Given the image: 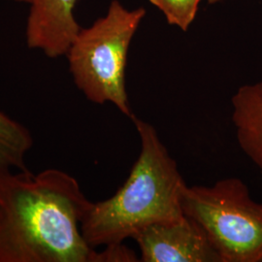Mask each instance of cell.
I'll return each mask as SVG.
<instances>
[{
  "mask_svg": "<svg viewBox=\"0 0 262 262\" xmlns=\"http://www.w3.org/2000/svg\"><path fill=\"white\" fill-rule=\"evenodd\" d=\"M91 204L64 171L0 170V262H100L81 230Z\"/></svg>",
  "mask_w": 262,
  "mask_h": 262,
  "instance_id": "cell-1",
  "label": "cell"
},
{
  "mask_svg": "<svg viewBox=\"0 0 262 262\" xmlns=\"http://www.w3.org/2000/svg\"><path fill=\"white\" fill-rule=\"evenodd\" d=\"M140 138V154L128 178L113 196L94 203L81 224L82 234L93 247L122 244L143 229L182 217L187 184L156 128L133 116Z\"/></svg>",
  "mask_w": 262,
  "mask_h": 262,
  "instance_id": "cell-2",
  "label": "cell"
},
{
  "mask_svg": "<svg viewBox=\"0 0 262 262\" xmlns=\"http://www.w3.org/2000/svg\"><path fill=\"white\" fill-rule=\"evenodd\" d=\"M146 11L125 9L113 0L107 14L80 30L66 56L77 88L93 103H111L132 118L125 88L131 40Z\"/></svg>",
  "mask_w": 262,
  "mask_h": 262,
  "instance_id": "cell-3",
  "label": "cell"
},
{
  "mask_svg": "<svg viewBox=\"0 0 262 262\" xmlns=\"http://www.w3.org/2000/svg\"><path fill=\"white\" fill-rule=\"evenodd\" d=\"M185 215L195 222L222 262H262V202L254 201L242 180L187 186Z\"/></svg>",
  "mask_w": 262,
  "mask_h": 262,
  "instance_id": "cell-4",
  "label": "cell"
},
{
  "mask_svg": "<svg viewBox=\"0 0 262 262\" xmlns=\"http://www.w3.org/2000/svg\"><path fill=\"white\" fill-rule=\"evenodd\" d=\"M143 262H222L200 226L187 215L135 235Z\"/></svg>",
  "mask_w": 262,
  "mask_h": 262,
  "instance_id": "cell-5",
  "label": "cell"
},
{
  "mask_svg": "<svg viewBox=\"0 0 262 262\" xmlns=\"http://www.w3.org/2000/svg\"><path fill=\"white\" fill-rule=\"evenodd\" d=\"M78 0H32L27 25L28 47L56 58L66 56L81 28L74 8Z\"/></svg>",
  "mask_w": 262,
  "mask_h": 262,
  "instance_id": "cell-6",
  "label": "cell"
},
{
  "mask_svg": "<svg viewBox=\"0 0 262 262\" xmlns=\"http://www.w3.org/2000/svg\"><path fill=\"white\" fill-rule=\"evenodd\" d=\"M231 106L237 143L262 171V81L239 88L232 96Z\"/></svg>",
  "mask_w": 262,
  "mask_h": 262,
  "instance_id": "cell-7",
  "label": "cell"
},
{
  "mask_svg": "<svg viewBox=\"0 0 262 262\" xmlns=\"http://www.w3.org/2000/svg\"><path fill=\"white\" fill-rule=\"evenodd\" d=\"M32 146L30 131L0 110V170H26Z\"/></svg>",
  "mask_w": 262,
  "mask_h": 262,
  "instance_id": "cell-8",
  "label": "cell"
},
{
  "mask_svg": "<svg viewBox=\"0 0 262 262\" xmlns=\"http://www.w3.org/2000/svg\"><path fill=\"white\" fill-rule=\"evenodd\" d=\"M166 17L170 25L187 31L196 16L201 0H150Z\"/></svg>",
  "mask_w": 262,
  "mask_h": 262,
  "instance_id": "cell-9",
  "label": "cell"
},
{
  "mask_svg": "<svg viewBox=\"0 0 262 262\" xmlns=\"http://www.w3.org/2000/svg\"><path fill=\"white\" fill-rule=\"evenodd\" d=\"M11 1H17V2H24V3H30L32 0H11Z\"/></svg>",
  "mask_w": 262,
  "mask_h": 262,
  "instance_id": "cell-10",
  "label": "cell"
},
{
  "mask_svg": "<svg viewBox=\"0 0 262 262\" xmlns=\"http://www.w3.org/2000/svg\"><path fill=\"white\" fill-rule=\"evenodd\" d=\"M209 3H215L216 1H220V0H207Z\"/></svg>",
  "mask_w": 262,
  "mask_h": 262,
  "instance_id": "cell-11",
  "label": "cell"
}]
</instances>
